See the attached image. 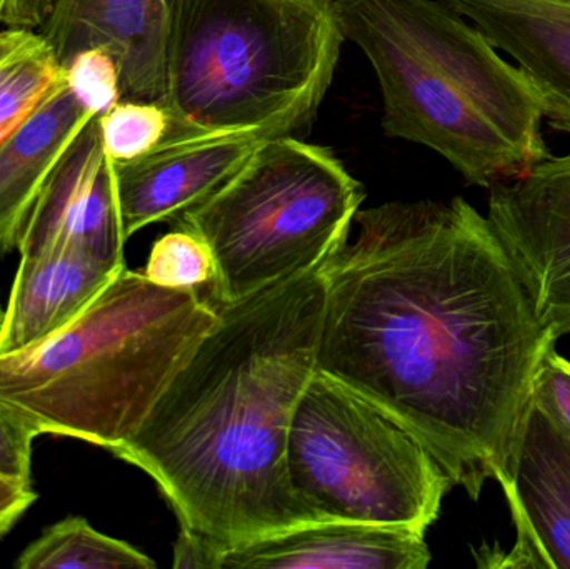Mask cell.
Wrapping results in <instances>:
<instances>
[{
  "instance_id": "cell-1",
  "label": "cell",
  "mask_w": 570,
  "mask_h": 569,
  "mask_svg": "<svg viewBox=\"0 0 570 569\" xmlns=\"http://www.w3.org/2000/svg\"><path fill=\"white\" fill-rule=\"evenodd\" d=\"M322 264L317 366L411 428L472 501L498 481L558 337L464 197L358 210Z\"/></svg>"
},
{
  "instance_id": "cell-2",
  "label": "cell",
  "mask_w": 570,
  "mask_h": 569,
  "mask_svg": "<svg viewBox=\"0 0 570 569\" xmlns=\"http://www.w3.org/2000/svg\"><path fill=\"white\" fill-rule=\"evenodd\" d=\"M321 267L234 304L177 370L134 436L114 448L146 471L180 523L174 568L305 524L287 478L295 404L317 366Z\"/></svg>"
},
{
  "instance_id": "cell-3",
  "label": "cell",
  "mask_w": 570,
  "mask_h": 569,
  "mask_svg": "<svg viewBox=\"0 0 570 569\" xmlns=\"http://www.w3.org/2000/svg\"><path fill=\"white\" fill-rule=\"evenodd\" d=\"M384 104L382 127L492 189L552 156L538 90L471 20L442 0H332Z\"/></svg>"
},
{
  "instance_id": "cell-4",
  "label": "cell",
  "mask_w": 570,
  "mask_h": 569,
  "mask_svg": "<svg viewBox=\"0 0 570 569\" xmlns=\"http://www.w3.org/2000/svg\"><path fill=\"white\" fill-rule=\"evenodd\" d=\"M216 323L203 291L159 286L124 267L66 327L0 356V403L39 436L112 451Z\"/></svg>"
},
{
  "instance_id": "cell-5",
  "label": "cell",
  "mask_w": 570,
  "mask_h": 569,
  "mask_svg": "<svg viewBox=\"0 0 570 569\" xmlns=\"http://www.w3.org/2000/svg\"><path fill=\"white\" fill-rule=\"evenodd\" d=\"M169 134L291 136L311 122L345 39L332 0H167Z\"/></svg>"
},
{
  "instance_id": "cell-6",
  "label": "cell",
  "mask_w": 570,
  "mask_h": 569,
  "mask_svg": "<svg viewBox=\"0 0 570 569\" xmlns=\"http://www.w3.org/2000/svg\"><path fill=\"white\" fill-rule=\"evenodd\" d=\"M364 186L328 147L261 140L219 189L179 217L213 251L210 303L234 304L318 269L348 239Z\"/></svg>"
},
{
  "instance_id": "cell-7",
  "label": "cell",
  "mask_w": 570,
  "mask_h": 569,
  "mask_svg": "<svg viewBox=\"0 0 570 569\" xmlns=\"http://www.w3.org/2000/svg\"><path fill=\"white\" fill-rule=\"evenodd\" d=\"M285 464L292 494L318 521L425 533L454 487L411 428L317 370L295 404Z\"/></svg>"
},
{
  "instance_id": "cell-8",
  "label": "cell",
  "mask_w": 570,
  "mask_h": 569,
  "mask_svg": "<svg viewBox=\"0 0 570 569\" xmlns=\"http://www.w3.org/2000/svg\"><path fill=\"white\" fill-rule=\"evenodd\" d=\"M489 190V223L539 321L558 340L570 334V153Z\"/></svg>"
},
{
  "instance_id": "cell-9",
  "label": "cell",
  "mask_w": 570,
  "mask_h": 569,
  "mask_svg": "<svg viewBox=\"0 0 570 569\" xmlns=\"http://www.w3.org/2000/svg\"><path fill=\"white\" fill-rule=\"evenodd\" d=\"M498 483L515 543L508 551L484 545L478 567L570 569V440L532 401Z\"/></svg>"
},
{
  "instance_id": "cell-10",
  "label": "cell",
  "mask_w": 570,
  "mask_h": 569,
  "mask_svg": "<svg viewBox=\"0 0 570 569\" xmlns=\"http://www.w3.org/2000/svg\"><path fill=\"white\" fill-rule=\"evenodd\" d=\"M126 241L114 164L104 153L96 117L43 184L27 219L19 253L76 251L117 273L126 267Z\"/></svg>"
},
{
  "instance_id": "cell-11",
  "label": "cell",
  "mask_w": 570,
  "mask_h": 569,
  "mask_svg": "<svg viewBox=\"0 0 570 569\" xmlns=\"http://www.w3.org/2000/svg\"><path fill=\"white\" fill-rule=\"evenodd\" d=\"M259 143L247 134H169L146 156L112 163L124 237L179 219L236 174Z\"/></svg>"
},
{
  "instance_id": "cell-12",
  "label": "cell",
  "mask_w": 570,
  "mask_h": 569,
  "mask_svg": "<svg viewBox=\"0 0 570 569\" xmlns=\"http://www.w3.org/2000/svg\"><path fill=\"white\" fill-rule=\"evenodd\" d=\"M167 0H52L37 29L62 67L102 47L116 59L122 99L157 100L166 82Z\"/></svg>"
},
{
  "instance_id": "cell-13",
  "label": "cell",
  "mask_w": 570,
  "mask_h": 569,
  "mask_svg": "<svg viewBox=\"0 0 570 569\" xmlns=\"http://www.w3.org/2000/svg\"><path fill=\"white\" fill-rule=\"evenodd\" d=\"M471 20L538 90L544 122L570 137V0H442Z\"/></svg>"
},
{
  "instance_id": "cell-14",
  "label": "cell",
  "mask_w": 570,
  "mask_h": 569,
  "mask_svg": "<svg viewBox=\"0 0 570 569\" xmlns=\"http://www.w3.org/2000/svg\"><path fill=\"white\" fill-rule=\"evenodd\" d=\"M425 533L322 521L224 551L216 569H425Z\"/></svg>"
},
{
  "instance_id": "cell-15",
  "label": "cell",
  "mask_w": 570,
  "mask_h": 569,
  "mask_svg": "<svg viewBox=\"0 0 570 569\" xmlns=\"http://www.w3.org/2000/svg\"><path fill=\"white\" fill-rule=\"evenodd\" d=\"M96 117L62 79L0 143V257L19 251L43 184Z\"/></svg>"
},
{
  "instance_id": "cell-16",
  "label": "cell",
  "mask_w": 570,
  "mask_h": 569,
  "mask_svg": "<svg viewBox=\"0 0 570 569\" xmlns=\"http://www.w3.org/2000/svg\"><path fill=\"white\" fill-rule=\"evenodd\" d=\"M117 273L76 251L20 256L0 330V356L27 350L66 327Z\"/></svg>"
},
{
  "instance_id": "cell-17",
  "label": "cell",
  "mask_w": 570,
  "mask_h": 569,
  "mask_svg": "<svg viewBox=\"0 0 570 569\" xmlns=\"http://www.w3.org/2000/svg\"><path fill=\"white\" fill-rule=\"evenodd\" d=\"M19 569H153L156 561L126 541L116 540L70 517L47 528L17 558Z\"/></svg>"
},
{
  "instance_id": "cell-18",
  "label": "cell",
  "mask_w": 570,
  "mask_h": 569,
  "mask_svg": "<svg viewBox=\"0 0 570 569\" xmlns=\"http://www.w3.org/2000/svg\"><path fill=\"white\" fill-rule=\"evenodd\" d=\"M104 153L114 164L146 156L164 143L173 120L157 100L120 99L97 117Z\"/></svg>"
},
{
  "instance_id": "cell-19",
  "label": "cell",
  "mask_w": 570,
  "mask_h": 569,
  "mask_svg": "<svg viewBox=\"0 0 570 569\" xmlns=\"http://www.w3.org/2000/svg\"><path fill=\"white\" fill-rule=\"evenodd\" d=\"M142 273L159 286L203 290L216 277V259L206 239L177 226L154 243Z\"/></svg>"
},
{
  "instance_id": "cell-20",
  "label": "cell",
  "mask_w": 570,
  "mask_h": 569,
  "mask_svg": "<svg viewBox=\"0 0 570 569\" xmlns=\"http://www.w3.org/2000/svg\"><path fill=\"white\" fill-rule=\"evenodd\" d=\"M63 79L73 96L97 117L122 99L119 66L102 47L76 53L63 66Z\"/></svg>"
},
{
  "instance_id": "cell-21",
  "label": "cell",
  "mask_w": 570,
  "mask_h": 569,
  "mask_svg": "<svg viewBox=\"0 0 570 569\" xmlns=\"http://www.w3.org/2000/svg\"><path fill=\"white\" fill-rule=\"evenodd\" d=\"M531 401L570 440V363L556 347L546 353L535 371Z\"/></svg>"
},
{
  "instance_id": "cell-22",
  "label": "cell",
  "mask_w": 570,
  "mask_h": 569,
  "mask_svg": "<svg viewBox=\"0 0 570 569\" xmlns=\"http://www.w3.org/2000/svg\"><path fill=\"white\" fill-rule=\"evenodd\" d=\"M37 436L23 418L0 403V477L30 484L32 443Z\"/></svg>"
},
{
  "instance_id": "cell-23",
  "label": "cell",
  "mask_w": 570,
  "mask_h": 569,
  "mask_svg": "<svg viewBox=\"0 0 570 569\" xmlns=\"http://www.w3.org/2000/svg\"><path fill=\"white\" fill-rule=\"evenodd\" d=\"M37 501L32 487L0 477V538L6 537Z\"/></svg>"
},
{
  "instance_id": "cell-24",
  "label": "cell",
  "mask_w": 570,
  "mask_h": 569,
  "mask_svg": "<svg viewBox=\"0 0 570 569\" xmlns=\"http://www.w3.org/2000/svg\"><path fill=\"white\" fill-rule=\"evenodd\" d=\"M52 0H0L2 29L37 30L49 13Z\"/></svg>"
},
{
  "instance_id": "cell-25",
  "label": "cell",
  "mask_w": 570,
  "mask_h": 569,
  "mask_svg": "<svg viewBox=\"0 0 570 569\" xmlns=\"http://www.w3.org/2000/svg\"><path fill=\"white\" fill-rule=\"evenodd\" d=\"M3 316H6V310H2V307H0V330H2Z\"/></svg>"
},
{
  "instance_id": "cell-26",
  "label": "cell",
  "mask_w": 570,
  "mask_h": 569,
  "mask_svg": "<svg viewBox=\"0 0 570 569\" xmlns=\"http://www.w3.org/2000/svg\"><path fill=\"white\" fill-rule=\"evenodd\" d=\"M12 130H6V133H0V143H2V140L6 139L7 136H10V133H12Z\"/></svg>"
}]
</instances>
